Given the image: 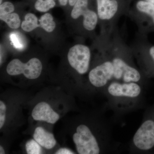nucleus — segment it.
<instances>
[{"label":"nucleus","instance_id":"nucleus-7","mask_svg":"<svg viewBox=\"0 0 154 154\" xmlns=\"http://www.w3.org/2000/svg\"><path fill=\"white\" fill-rule=\"evenodd\" d=\"M89 0H78L73 6L71 16L72 19L83 17L84 28L89 31L95 30L99 22L97 12L89 8Z\"/></svg>","mask_w":154,"mask_h":154},{"label":"nucleus","instance_id":"nucleus-23","mask_svg":"<svg viewBox=\"0 0 154 154\" xmlns=\"http://www.w3.org/2000/svg\"><path fill=\"white\" fill-rule=\"evenodd\" d=\"M78 0H69L68 3L69 5L71 7H73L75 4L77 2Z\"/></svg>","mask_w":154,"mask_h":154},{"label":"nucleus","instance_id":"nucleus-10","mask_svg":"<svg viewBox=\"0 0 154 154\" xmlns=\"http://www.w3.org/2000/svg\"><path fill=\"white\" fill-rule=\"evenodd\" d=\"M32 116L36 121L46 122L54 124L59 120L60 116L49 105L45 102H40L35 106L32 112Z\"/></svg>","mask_w":154,"mask_h":154},{"label":"nucleus","instance_id":"nucleus-4","mask_svg":"<svg viewBox=\"0 0 154 154\" xmlns=\"http://www.w3.org/2000/svg\"><path fill=\"white\" fill-rule=\"evenodd\" d=\"M42 66L41 61L33 58L24 63L18 59L13 60L7 67V72L11 75L23 74L29 79H37L41 74Z\"/></svg>","mask_w":154,"mask_h":154},{"label":"nucleus","instance_id":"nucleus-22","mask_svg":"<svg viewBox=\"0 0 154 154\" xmlns=\"http://www.w3.org/2000/svg\"><path fill=\"white\" fill-rule=\"evenodd\" d=\"M58 1L60 5L65 6L68 3L69 0H58Z\"/></svg>","mask_w":154,"mask_h":154},{"label":"nucleus","instance_id":"nucleus-13","mask_svg":"<svg viewBox=\"0 0 154 154\" xmlns=\"http://www.w3.org/2000/svg\"><path fill=\"white\" fill-rule=\"evenodd\" d=\"M25 20L22 22L21 27L24 31L30 32L37 27H39L38 24V19L34 14L29 13L25 16Z\"/></svg>","mask_w":154,"mask_h":154},{"label":"nucleus","instance_id":"nucleus-18","mask_svg":"<svg viewBox=\"0 0 154 154\" xmlns=\"http://www.w3.org/2000/svg\"><path fill=\"white\" fill-rule=\"evenodd\" d=\"M10 39L14 47L17 49H22L24 48V42L22 36L18 33H12L10 35Z\"/></svg>","mask_w":154,"mask_h":154},{"label":"nucleus","instance_id":"nucleus-9","mask_svg":"<svg viewBox=\"0 0 154 154\" xmlns=\"http://www.w3.org/2000/svg\"><path fill=\"white\" fill-rule=\"evenodd\" d=\"M108 93L114 97L136 98L140 95V86L137 82H120L113 81L107 88Z\"/></svg>","mask_w":154,"mask_h":154},{"label":"nucleus","instance_id":"nucleus-2","mask_svg":"<svg viewBox=\"0 0 154 154\" xmlns=\"http://www.w3.org/2000/svg\"><path fill=\"white\" fill-rule=\"evenodd\" d=\"M78 153L98 154L100 152L98 141L88 127L80 125L77 127L76 132L73 136Z\"/></svg>","mask_w":154,"mask_h":154},{"label":"nucleus","instance_id":"nucleus-15","mask_svg":"<svg viewBox=\"0 0 154 154\" xmlns=\"http://www.w3.org/2000/svg\"><path fill=\"white\" fill-rule=\"evenodd\" d=\"M1 20L7 23L10 28L17 29L21 24V20L19 15L16 13H11L5 16H0Z\"/></svg>","mask_w":154,"mask_h":154},{"label":"nucleus","instance_id":"nucleus-17","mask_svg":"<svg viewBox=\"0 0 154 154\" xmlns=\"http://www.w3.org/2000/svg\"><path fill=\"white\" fill-rule=\"evenodd\" d=\"M35 140L31 139L28 141L25 145L27 153L28 154H39L42 153V149Z\"/></svg>","mask_w":154,"mask_h":154},{"label":"nucleus","instance_id":"nucleus-8","mask_svg":"<svg viewBox=\"0 0 154 154\" xmlns=\"http://www.w3.org/2000/svg\"><path fill=\"white\" fill-rule=\"evenodd\" d=\"M133 142L137 148L148 151L154 147V121L144 122L134 135Z\"/></svg>","mask_w":154,"mask_h":154},{"label":"nucleus","instance_id":"nucleus-20","mask_svg":"<svg viewBox=\"0 0 154 154\" xmlns=\"http://www.w3.org/2000/svg\"><path fill=\"white\" fill-rule=\"evenodd\" d=\"M6 106L3 101H0V128L5 124L6 119Z\"/></svg>","mask_w":154,"mask_h":154},{"label":"nucleus","instance_id":"nucleus-1","mask_svg":"<svg viewBox=\"0 0 154 154\" xmlns=\"http://www.w3.org/2000/svg\"><path fill=\"white\" fill-rule=\"evenodd\" d=\"M126 0H96L98 19L105 26V32L113 29L116 20L129 11Z\"/></svg>","mask_w":154,"mask_h":154},{"label":"nucleus","instance_id":"nucleus-21","mask_svg":"<svg viewBox=\"0 0 154 154\" xmlns=\"http://www.w3.org/2000/svg\"><path fill=\"white\" fill-rule=\"evenodd\" d=\"M56 154H74L72 151L66 148H61L56 152Z\"/></svg>","mask_w":154,"mask_h":154},{"label":"nucleus","instance_id":"nucleus-26","mask_svg":"<svg viewBox=\"0 0 154 154\" xmlns=\"http://www.w3.org/2000/svg\"><path fill=\"white\" fill-rule=\"evenodd\" d=\"M2 0H0V4H2Z\"/></svg>","mask_w":154,"mask_h":154},{"label":"nucleus","instance_id":"nucleus-11","mask_svg":"<svg viewBox=\"0 0 154 154\" xmlns=\"http://www.w3.org/2000/svg\"><path fill=\"white\" fill-rule=\"evenodd\" d=\"M33 137L40 146L46 149H52L56 144L53 134L41 127H38L35 129Z\"/></svg>","mask_w":154,"mask_h":154},{"label":"nucleus","instance_id":"nucleus-14","mask_svg":"<svg viewBox=\"0 0 154 154\" xmlns=\"http://www.w3.org/2000/svg\"><path fill=\"white\" fill-rule=\"evenodd\" d=\"M39 21V26L48 32H52L55 29V22L51 14L47 13L42 15Z\"/></svg>","mask_w":154,"mask_h":154},{"label":"nucleus","instance_id":"nucleus-25","mask_svg":"<svg viewBox=\"0 0 154 154\" xmlns=\"http://www.w3.org/2000/svg\"><path fill=\"white\" fill-rule=\"evenodd\" d=\"M144 1L149 2L151 3V4L154 5V0H144Z\"/></svg>","mask_w":154,"mask_h":154},{"label":"nucleus","instance_id":"nucleus-19","mask_svg":"<svg viewBox=\"0 0 154 154\" xmlns=\"http://www.w3.org/2000/svg\"><path fill=\"white\" fill-rule=\"evenodd\" d=\"M15 8L11 2H6L1 4L0 6V16H5L14 12Z\"/></svg>","mask_w":154,"mask_h":154},{"label":"nucleus","instance_id":"nucleus-16","mask_svg":"<svg viewBox=\"0 0 154 154\" xmlns=\"http://www.w3.org/2000/svg\"><path fill=\"white\" fill-rule=\"evenodd\" d=\"M54 0H37L35 4V8L37 11L45 12L55 7Z\"/></svg>","mask_w":154,"mask_h":154},{"label":"nucleus","instance_id":"nucleus-3","mask_svg":"<svg viewBox=\"0 0 154 154\" xmlns=\"http://www.w3.org/2000/svg\"><path fill=\"white\" fill-rule=\"evenodd\" d=\"M131 15L137 22L142 33L154 32V5L144 0H138Z\"/></svg>","mask_w":154,"mask_h":154},{"label":"nucleus","instance_id":"nucleus-24","mask_svg":"<svg viewBox=\"0 0 154 154\" xmlns=\"http://www.w3.org/2000/svg\"><path fill=\"white\" fill-rule=\"evenodd\" d=\"M0 154H5V149L2 146H0Z\"/></svg>","mask_w":154,"mask_h":154},{"label":"nucleus","instance_id":"nucleus-6","mask_svg":"<svg viewBox=\"0 0 154 154\" xmlns=\"http://www.w3.org/2000/svg\"><path fill=\"white\" fill-rule=\"evenodd\" d=\"M108 57H105V60L92 69L89 72V81L96 88H102L106 85L110 81L114 80V66Z\"/></svg>","mask_w":154,"mask_h":154},{"label":"nucleus","instance_id":"nucleus-5","mask_svg":"<svg viewBox=\"0 0 154 154\" xmlns=\"http://www.w3.org/2000/svg\"><path fill=\"white\" fill-rule=\"evenodd\" d=\"M69 63L77 72L84 75L88 72L91 59L89 48L82 44H77L72 47L68 54Z\"/></svg>","mask_w":154,"mask_h":154},{"label":"nucleus","instance_id":"nucleus-12","mask_svg":"<svg viewBox=\"0 0 154 154\" xmlns=\"http://www.w3.org/2000/svg\"><path fill=\"white\" fill-rule=\"evenodd\" d=\"M141 42L138 49L140 50L141 54L146 57L154 67V45L150 44L146 39Z\"/></svg>","mask_w":154,"mask_h":154}]
</instances>
